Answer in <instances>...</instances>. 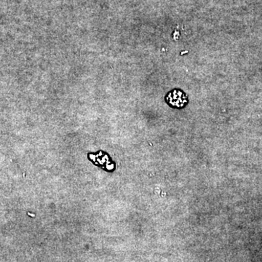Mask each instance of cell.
<instances>
[{
    "label": "cell",
    "mask_w": 262,
    "mask_h": 262,
    "mask_svg": "<svg viewBox=\"0 0 262 262\" xmlns=\"http://www.w3.org/2000/svg\"><path fill=\"white\" fill-rule=\"evenodd\" d=\"M168 103L176 107H182L187 102L186 95L180 91H173L170 93L167 97Z\"/></svg>",
    "instance_id": "6da1fadb"
}]
</instances>
